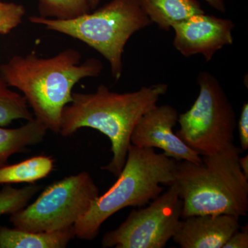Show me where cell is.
<instances>
[{"label": "cell", "mask_w": 248, "mask_h": 248, "mask_svg": "<svg viewBox=\"0 0 248 248\" xmlns=\"http://www.w3.org/2000/svg\"><path fill=\"white\" fill-rule=\"evenodd\" d=\"M168 90L169 85L159 83L134 92L118 93L102 84L94 93H73L72 102L62 111L59 133L69 137L88 127L104 134L110 140L112 158L101 169L118 177L126 161L134 128Z\"/></svg>", "instance_id": "obj_1"}, {"label": "cell", "mask_w": 248, "mask_h": 248, "mask_svg": "<svg viewBox=\"0 0 248 248\" xmlns=\"http://www.w3.org/2000/svg\"><path fill=\"white\" fill-rule=\"evenodd\" d=\"M81 60L76 49H66L50 58H39L32 51L15 55L0 65V72L9 87L22 91L35 118L59 133L62 111L72 102L73 87L84 78L102 73L100 60L91 58L81 63Z\"/></svg>", "instance_id": "obj_2"}, {"label": "cell", "mask_w": 248, "mask_h": 248, "mask_svg": "<svg viewBox=\"0 0 248 248\" xmlns=\"http://www.w3.org/2000/svg\"><path fill=\"white\" fill-rule=\"evenodd\" d=\"M241 150L234 144L203 156L200 164L177 162L174 184L183 202L182 218L204 215L246 216L248 177L240 168Z\"/></svg>", "instance_id": "obj_3"}, {"label": "cell", "mask_w": 248, "mask_h": 248, "mask_svg": "<svg viewBox=\"0 0 248 248\" xmlns=\"http://www.w3.org/2000/svg\"><path fill=\"white\" fill-rule=\"evenodd\" d=\"M177 161L155 148L130 144L118 179L93 202L88 213L74 226L80 239L91 241L99 234L104 221L127 207H143L159 197L164 186L174 184Z\"/></svg>", "instance_id": "obj_4"}, {"label": "cell", "mask_w": 248, "mask_h": 248, "mask_svg": "<svg viewBox=\"0 0 248 248\" xmlns=\"http://www.w3.org/2000/svg\"><path fill=\"white\" fill-rule=\"evenodd\" d=\"M33 24L78 39L101 54L119 80L123 72L125 45L133 34L152 24L138 0H112L94 12L70 19L31 16Z\"/></svg>", "instance_id": "obj_5"}, {"label": "cell", "mask_w": 248, "mask_h": 248, "mask_svg": "<svg viewBox=\"0 0 248 248\" xmlns=\"http://www.w3.org/2000/svg\"><path fill=\"white\" fill-rule=\"evenodd\" d=\"M198 97L187 112L179 115L177 135L202 156L219 153L234 144L236 112L219 81L202 71L197 78Z\"/></svg>", "instance_id": "obj_6"}, {"label": "cell", "mask_w": 248, "mask_h": 248, "mask_svg": "<svg viewBox=\"0 0 248 248\" xmlns=\"http://www.w3.org/2000/svg\"><path fill=\"white\" fill-rule=\"evenodd\" d=\"M99 196L91 174L82 172L48 186L33 203L11 214L10 221L23 231L44 232L73 228Z\"/></svg>", "instance_id": "obj_7"}, {"label": "cell", "mask_w": 248, "mask_h": 248, "mask_svg": "<svg viewBox=\"0 0 248 248\" xmlns=\"http://www.w3.org/2000/svg\"><path fill=\"white\" fill-rule=\"evenodd\" d=\"M183 202L174 184L146 208L134 210L104 234L103 248H164L181 225Z\"/></svg>", "instance_id": "obj_8"}, {"label": "cell", "mask_w": 248, "mask_h": 248, "mask_svg": "<svg viewBox=\"0 0 248 248\" xmlns=\"http://www.w3.org/2000/svg\"><path fill=\"white\" fill-rule=\"evenodd\" d=\"M234 27L230 19L205 13L195 15L172 26L173 46L186 58L202 55L209 62L218 50L232 45Z\"/></svg>", "instance_id": "obj_9"}, {"label": "cell", "mask_w": 248, "mask_h": 248, "mask_svg": "<svg viewBox=\"0 0 248 248\" xmlns=\"http://www.w3.org/2000/svg\"><path fill=\"white\" fill-rule=\"evenodd\" d=\"M179 114L168 104L157 106L140 119L132 133L130 141L140 148H159L176 161L200 164L202 157L173 131Z\"/></svg>", "instance_id": "obj_10"}, {"label": "cell", "mask_w": 248, "mask_h": 248, "mask_svg": "<svg viewBox=\"0 0 248 248\" xmlns=\"http://www.w3.org/2000/svg\"><path fill=\"white\" fill-rule=\"evenodd\" d=\"M239 228L234 215H196L181 222L172 239L182 248H222Z\"/></svg>", "instance_id": "obj_11"}, {"label": "cell", "mask_w": 248, "mask_h": 248, "mask_svg": "<svg viewBox=\"0 0 248 248\" xmlns=\"http://www.w3.org/2000/svg\"><path fill=\"white\" fill-rule=\"evenodd\" d=\"M152 24L160 30L169 31L172 26L205 11L197 0H138Z\"/></svg>", "instance_id": "obj_12"}, {"label": "cell", "mask_w": 248, "mask_h": 248, "mask_svg": "<svg viewBox=\"0 0 248 248\" xmlns=\"http://www.w3.org/2000/svg\"><path fill=\"white\" fill-rule=\"evenodd\" d=\"M75 236L74 227L63 231L33 232L0 226V248H64Z\"/></svg>", "instance_id": "obj_13"}, {"label": "cell", "mask_w": 248, "mask_h": 248, "mask_svg": "<svg viewBox=\"0 0 248 248\" xmlns=\"http://www.w3.org/2000/svg\"><path fill=\"white\" fill-rule=\"evenodd\" d=\"M48 130L45 124L36 118L19 128L0 126V166L7 164L11 155L23 153L28 146L43 141Z\"/></svg>", "instance_id": "obj_14"}, {"label": "cell", "mask_w": 248, "mask_h": 248, "mask_svg": "<svg viewBox=\"0 0 248 248\" xmlns=\"http://www.w3.org/2000/svg\"><path fill=\"white\" fill-rule=\"evenodd\" d=\"M54 168L51 156H33L12 165L0 166V185L27 183L33 184L48 177Z\"/></svg>", "instance_id": "obj_15"}, {"label": "cell", "mask_w": 248, "mask_h": 248, "mask_svg": "<svg viewBox=\"0 0 248 248\" xmlns=\"http://www.w3.org/2000/svg\"><path fill=\"white\" fill-rule=\"evenodd\" d=\"M9 88L0 72V126H7L16 120H33L24 96Z\"/></svg>", "instance_id": "obj_16"}, {"label": "cell", "mask_w": 248, "mask_h": 248, "mask_svg": "<svg viewBox=\"0 0 248 248\" xmlns=\"http://www.w3.org/2000/svg\"><path fill=\"white\" fill-rule=\"evenodd\" d=\"M41 17L70 19L89 13V0H38Z\"/></svg>", "instance_id": "obj_17"}, {"label": "cell", "mask_w": 248, "mask_h": 248, "mask_svg": "<svg viewBox=\"0 0 248 248\" xmlns=\"http://www.w3.org/2000/svg\"><path fill=\"white\" fill-rule=\"evenodd\" d=\"M40 189L41 186L35 183L22 188H15L9 184L5 185L0 191V217L11 215L25 208Z\"/></svg>", "instance_id": "obj_18"}, {"label": "cell", "mask_w": 248, "mask_h": 248, "mask_svg": "<svg viewBox=\"0 0 248 248\" xmlns=\"http://www.w3.org/2000/svg\"><path fill=\"white\" fill-rule=\"evenodd\" d=\"M22 5L0 1V35H6L18 27L25 15Z\"/></svg>", "instance_id": "obj_19"}, {"label": "cell", "mask_w": 248, "mask_h": 248, "mask_svg": "<svg viewBox=\"0 0 248 248\" xmlns=\"http://www.w3.org/2000/svg\"><path fill=\"white\" fill-rule=\"evenodd\" d=\"M240 143L243 151L248 149V104L244 103L238 122Z\"/></svg>", "instance_id": "obj_20"}, {"label": "cell", "mask_w": 248, "mask_h": 248, "mask_svg": "<svg viewBox=\"0 0 248 248\" xmlns=\"http://www.w3.org/2000/svg\"><path fill=\"white\" fill-rule=\"evenodd\" d=\"M235 232L222 248H248V227H243L242 230Z\"/></svg>", "instance_id": "obj_21"}, {"label": "cell", "mask_w": 248, "mask_h": 248, "mask_svg": "<svg viewBox=\"0 0 248 248\" xmlns=\"http://www.w3.org/2000/svg\"><path fill=\"white\" fill-rule=\"evenodd\" d=\"M212 8L221 13L226 12V6L224 0H203Z\"/></svg>", "instance_id": "obj_22"}, {"label": "cell", "mask_w": 248, "mask_h": 248, "mask_svg": "<svg viewBox=\"0 0 248 248\" xmlns=\"http://www.w3.org/2000/svg\"><path fill=\"white\" fill-rule=\"evenodd\" d=\"M239 164L240 168H241V170L244 172L245 175L246 177H248V156L246 155V156H243V157H241L239 156Z\"/></svg>", "instance_id": "obj_23"}, {"label": "cell", "mask_w": 248, "mask_h": 248, "mask_svg": "<svg viewBox=\"0 0 248 248\" xmlns=\"http://www.w3.org/2000/svg\"><path fill=\"white\" fill-rule=\"evenodd\" d=\"M100 1L101 0H89L90 9H94V8L97 7Z\"/></svg>", "instance_id": "obj_24"}, {"label": "cell", "mask_w": 248, "mask_h": 248, "mask_svg": "<svg viewBox=\"0 0 248 248\" xmlns=\"http://www.w3.org/2000/svg\"><path fill=\"white\" fill-rule=\"evenodd\" d=\"M0 1H1V0H0Z\"/></svg>", "instance_id": "obj_25"}]
</instances>
